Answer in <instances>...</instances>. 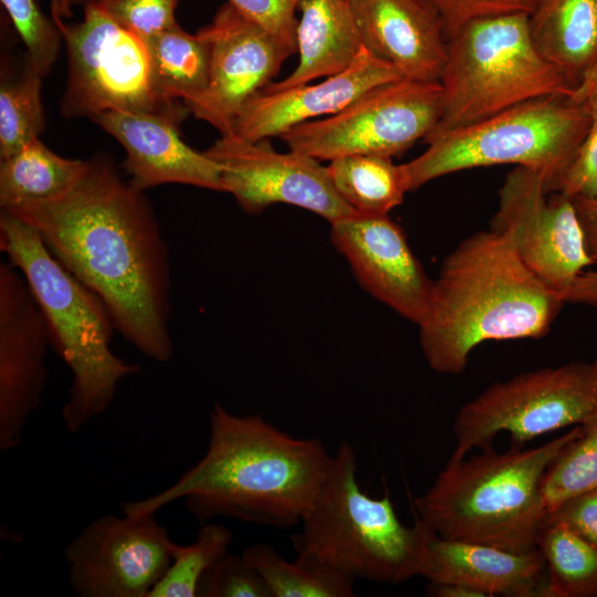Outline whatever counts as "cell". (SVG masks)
Wrapping results in <instances>:
<instances>
[{
  "mask_svg": "<svg viewBox=\"0 0 597 597\" xmlns=\"http://www.w3.org/2000/svg\"><path fill=\"white\" fill-rule=\"evenodd\" d=\"M594 81H597V65L594 67V70L590 72V74L587 76L585 82L578 87L585 86ZM577 92V91H576Z\"/></svg>",
  "mask_w": 597,
  "mask_h": 597,
  "instance_id": "ee69618b",
  "label": "cell"
},
{
  "mask_svg": "<svg viewBox=\"0 0 597 597\" xmlns=\"http://www.w3.org/2000/svg\"><path fill=\"white\" fill-rule=\"evenodd\" d=\"M261 575L272 597H353L355 578L316 557L297 554L286 561L272 546L258 543L242 553Z\"/></svg>",
  "mask_w": 597,
  "mask_h": 597,
  "instance_id": "4316f807",
  "label": "cell"
},
{
  "mask_svg": "<svg viewBox=\"0 0 597 597\" xmlns=\"http://www.w3.org/2000/svg\"><path fill=\"white\" fill-rule=\"evenodd\" d=\"M73 13L72 0H51V17L61 20L70 19Z\"/></svg>",
  "mask_w": 597,
  "mask_h": 597,
  "instance_id": "b9f144b4",
  "label": "cell"
},
{
  "mask_svg": "<svg viewBox=\"0 0 597 597\" xmlns=\"http://www.w3.org/2000/svg\"><path fill=\"white\" fill-rule=\"evenodd\" d=\"M0 249L24 276L46 321L50 343L71 370L62 420L75 433L108 409L119 381L140 367L112 350L116 328L101 298L53 256L31 226L3 211Z\"/></svg>",
  "mask_w": 597,
  "mask_h": 597,
  "instance_id": "5b68a950",
  "label": "cell"
},
{
  "mask_svg": "<svg viewBox=\"0 0 597 597\" xmlns=\"http://www.w3.org/2000/svg\"><path fill=\"white\" fill-rule=\"evenodd\" d=\"M402 78L366 48L344 71L317 84L263 90L238 116L233 134L251 142L281 137L306 122L334 115L369 90Z\"/></svg>",
  "mask_w": 597,
  "mask_h": 597,
  "instance_id": "d6986e66",
  "label": "cell"
},
{
  "mask_svg": "<svg viewBox=\"0 0 597 597\" xmlns=\"http://www.w3.org/2000/svg\"><path fill=\"white\" fill-rule=\"evenodd\" d=\"M197 34L208 50L209 76L206 92L188 109L220 135L233 134L242 108L273 83L291 54L228 2Z\"/></svg>",
  "mask_w": 597,
  "mask_h": 597,
  "instance_id": "9a60e30c",
  "label": "cell"
},
{
  "mask_svg": "<svg viewBox=\"0 0 597 597\" xmlns=\"http://www.w3.org/2000/svg\"><path fill=\"white\" fill-rule=\"evenodd\" d=\"M177 3L178 0H113L106 9L119 25L144 41L177 24Z\"/></svg>",
  "mask_w": 597,
  "mask_h": 597,
  "instance_id": "d590c367",
  "label": "cell"
},
{
  "mask_svg": "<svg viewBox=\"0 0 597 597\" xmlns=\"http://www.w3.org/2000/svg\"><path fill=\"white\" fill-rule=\"evenodd\" d=\"M490 229L503 234L522 262L562 298L594 264L573 199L549 192L540 171L514 167L506 175Z\"/></svg>",
  "mask_w": 597,
  "mask_h": 597,
  "instance_id": "7c38bea8",
  "label": "cell"
},
{
  "mask_svg": "<svg viewBox=\"0 0 597 597\" xmlns=\"http://www.w3.org/2000/svg\"><path fill=\"white\" fill-rule=\"evenodd\" d=\"M187 111L178 103L159 112L109 111L92 121L124 148L123 168L135 188L181 184L222 191L220 167L180 136Z\"/></svg>",
  "mask_w": 597,
  "mask_h": 597,
  "instance_id": "ac0fdd59",
  "label": "cell"
},
{
  "mask_svg": "<svg viewBox=\"0 0 597 597\" xmlns=\"http://www.w3.org/2000/svg\"><path fill=\"white\" fill-rule=\"evenodd\" d=\"M423 577L461 584L484 597H543L546 566L538 548L515 553L434 535Z\"/></svg>",
  "mask_w": 597,
  "mask_h": 597,
  "instance_id": "44dd1931",
  "label": "cell"
},
{
  "mask_svg": "<svg viewBox=\"0 0 597 597\" xmlns=\"http://www.w3.org/2000/svg\"><path fill=\"white\" fill-rule=\"evenodd\" d=\"M438 12L449 40L465 23L485 17L533 12L537 0H427Z\"/></svg>",
  "mask_w": 597,
  "mask_h": 597,
  "instance_id": "8d00e7d4",
  "label": "cell"
},
{
  "mask_svg": "<svg viewBox=\"0 0 597 597\" xmlns=\"http://www.w3.org/2000/svg\"><path fill=\"white\" fill-rule=\"evenodd\" d=\"M557 522L597 548V490L576 495L548 513Z\"/></svg>",
  "mask_w": 597,
  "mask_h": 597,
  "instance_id": "74e56055",
  "label": "cell"
},
{
  "mask_svg": "<svg viewBox=\"0 0 597 597\" xmlns=\"http://www.w3.org/2000/svg\"><path fill=\"white\" fill-rule=\"evenodd\" d=\"M87 159L65 158L40 138L25 144L0 163L1 211L48 201L69 191L82 177Z\"/></svg>",
  "mask_w": 597,
  "mask_h": 597,
  "instance_id": "cb8c5ba5",
  "label": "cell"
},
{
  "mask_svg": "<svg viewBox=\"0 0 597 597\" xmlns=\"http://www.w3.org/2000/svg\"><path fill=\"white\" fill-rule=\"evenodd\" d=\"M42 76L30 65L0 86V159H4L40 135L45 128Z\"/></svg>",
  "mask_w": 597,
  "mask_h": 597,
  "instance_id": "f1b7e54d",
  "label": "cell"
},
{
  "mask_svg": "<svg viewBox=\"0 0 597 597\" xmlns=\"http://www.w3.org/2000/svg\"><path fill=\"white\" fill-rule=\"evenodd\" d=\"M538 1V0H537Z\"/></svg>",
  "mask_w": 597,
  "mask_h": 597,
  "instance_id": "bcb514c9",
  "label": "cell"
},
{
  "mask_svg": "<svg viewBox=\"0 0 597 597\" xmlns=\"http://www.w3.org/2000/svg\"><path fill=\"white\" fill-rule=\"evenodd\" d=\"M231 542V531L211 522L202 523L191 544L172 542L170 563L148 597H197L202 576L228 553Z\"/></svg>",
  "mask_w": 597,
  "mask_h": 597,
  "instance_id": "f546056e",
  "label": "cell"
},
{
  "mask_svg": "<svg viewBox=\"0 0 597 597\" xmlns=\"http://www.w3.org/2000/svg\"><path fill=\"white\" fill-rule=\"evenodd\" d=\"M326 168L339 196L359 214H389L409 191L402 164L392 157L350 155L331 160Z\"/></svg>",
  "mask_w": 597,
  "mask_h": 597,
  "instance_id": "484cf974",
  "label": "cell"
},
{
  "mask_svg": "<svg viewBox=\"0 0 597 597\" xmlns=\"http://www.w3.org/2000/svg\"><path fill=\"white\" fill-rule=\"evenodd\" d=\"M528 29L537 52L578 90L597 65V0H538Z\"/></svg>",
  "mask_w": 597,
  "mask_h": 597,
  "instance_id": "603a6c76",
  "label": "cell"
},
{
  "mask_svg": "<svg viewBox=\"0 0 597 597\" xmlns=\"http://www.w3.org/2000/svg\"><path fill=\"white\" fill-rule=\"evenodd\" d=\"M296 29L298 63L264 90H283L328 77L347 69L364 42L349 0H303Z\"/></svg>",
  "mask_w": 597,
  "mask_h": 597,
  "instance_id": "7402d4cb",
  "label": "cell"
},
{
  "mask_svg": "<svg viewBox=\"0 0 597 597\" xmlns=\"http://www.w3.org/2000/svg\"><path fill=\"white\" fill-rule=\"evenodd\" d=\"M2 7L27 49V61L42 76L52 70L63 43L62 33L35 0H1Z\"/></svg>",
  "mask_w": 597,
  "mask_h": 597,
  "instance_id": "1f68e13d",
  "label": "cell"
},
{
  "mask_svg": "<svg viewBox=\"0 0 597 597\" xmlns=\"http://www.w3.org/2000/svg\"><path fill=\"white\" fill-rule=\"evenodd\" d=\"M292 536L296 553L316 557L355 579L398 585L425 575L436 533L415 514L397 515L390 495L373 498L357 480L353 446L341 441L329 471Z\"/></svg>",
  "mask_w": 597,
  "mask_h": 597,
  "instance_id": "8992f818",
  "label": "cell"
},
{
  "mask_svg": "<svg viewBox=\"0 0 597 597\" xmlns=\"http://www.w3.org/2000/svg\"><path fill=\"white\" fill-rule=\"evenodd\" d=\"M303 0H226L266 31L291 55L296 53L297 10Z\"/></svg>",
  "mask_w": 597,
  "mask_h": 597,
  "instance_id": "e575fe53",
  "label": "cell"
},
{
  "mask_svg": "<svg viewBox=\"0 0 597 597\" xmlns=\"http://www.w3.org/2000/svg\"><path fill=\"white\" fill-rule=\"evenodd\" d=\"M50 333L24 276L0 263V451L17 448L48 379Z\"/></svg>",
  "mask_w": 597,
  "mask_h": 597,
  "instance_id": "2e32d148",
  "label": "cell"
},
{
  "mask_svg": "<svg viewBox=\"0 0 597 597\" xmlns=\"http://www.w3.org/2000/svg\"><path fill=\"white\" fill-rule=\"evenodd\" d=\"M590 125L585 100L545 96L442 133L402 164L409 191L448 174L495 165L542 172L548 191L568 167Z\"/></svg>",
  "mask_w": 597,
  "mask_h": 597,
  "instance_id": "ba28073f",
  "label": "cell"
},
{
  "mask_svg": "<svg viewBox=\"0 0 597 597\" xmlns=\"http://www.w3.org/2000/svg\"><path fill=\"white\" fill-rule=\"evenodd\" d=\"M83 19L65 23L53 18L67 55V75L60 103L66 118L93 119L109 111L159 112L165 102L154 90L147 48L119 25L106 7L88 3Z\"/></svg>",
  "mask_w": 597,
  "mask_h": 597,
  "instance_id": "30bf717a",
  "label": "cell"
},
{
  "mask_svg": "<svg viewBox=\"0 0 597 597\" xmlns=\"http://www.w3.org/2000/svg\"><path fill=\"white\" fill-rule=\"evenodd\" d=\"M331 224V241L373 297L419 325L432 284L402 229L389 214H354Z\"/></svg>",
  "mask_w": 597,
  "mask_h": 597,
  "instance_id": "e0dca14e",
  "label": "cell"
},
{
  "mask_svg": "<svg viewBox=\"0 0 597 597\" xmlns=\"http://www.w3.org/2000/svg\"><path fill=\"white\" fill-rule=\"evenodd\" d=\"M167 530L155 514H108L65 548L69 579L81 597H148L171 559Z\"/></svg>",
  "mask_w": 597,
  "mask_h": 597,
  "instance_id": "5bb4252c",
  "label": "cell"
},
{
  "mask_svg": "<svg viewBox=\"0 0 597 597\" xmlns=\"http://www.w3.org/2000/svg\"><path fill=\"white\" fill-rule=\"evenodd\" d=\"M597 490V422L584 426L547 468L542 494L548 513L563 502Z\"/></svg>",
  "mask_w": 597,
  "mask_h": 597,
  "instance_id": "4dcf8cb0",
  "label": "cell"
},
{
  "mask_svg": "<svg viewBox=\"0 0 597 597\" xmlns=\"http://www.w3.org/2000/svg\"><path fill=\"white\" fill-rule=\"evenodd\" d=\"M584 426L535 448L513 447L448 461L432 485L413 500L415 514L437 536L524 553L537 548L548 511L545 472Z\"/></svg>",
  "mask_w": 597,
  "mask_h": 597,
  "instance_id": "277c9868",
  "label": "cell"
},
{
  "mask_svg": "<svg viewBox=\"0 0 597 597\" xmlns=\"http://www.w3.org/2000/svg\"><path fill=\"white\" fill-rule=\"evenodd\" d=\"M573 100L587 103L590 114L588 132L575 157L554 184L552 191L574 198H597V81L582 86Z\"/></svg>",
  "mask_w": 597,
  "mask_h": 597,
  "instance_id": "d6a6232c",
  "label": "cell"
},
{
  "mask_svg": "<svg viewBox=\"0 0 597 597\" xmlns=\"http://www.w3.org/2000/svg\"><path fill=\"white\" fill-rule=\"evenodd\" d=\"M113 0H72L73 7H84L88 3H96L103 7H107Z\"/></svg>",
  "mask_w": 597,
  "mask_h": 597,
  "instance_id": "7bdbcfd3",
  "label": "cell"
},
{
  "mask_svg": "<svg viewBox=\"0 0 597 597\" xmlns=\"http://www.w3.org/2000/svg\"><path fill=\"white\" fill-rule=\"evenodd\" d=\"M332 461L320 439L292 437L261 415L239 416L216 404L203 457L161 492L122 503V512L156 514L184 500L201 523L230 517L290 528L300 525Z\"/></svg>",
  "mask_w": 597,
  "mask_h": 597,
  "instance_id": "7a4b0ae2",
  "label": "cell"
},
{
  "mask_svg": "<svg viewBox=\"0 0 597 597\" xmlns=\"http://www.w3.org/2000/svg\"><path fill=\"white\" fill-rule=\"evenodd\" d=\"M546 566L543 597H597V548L557 522L537 538Z\"/></svg>",
  "mask_w": 597,
  "mask_h": 597,
  "instance_id": "83f0119b",
  "label": "cell"
},
{
  "mask_svg": "<svg viewBox=\"0 0 597 597\" xmlns=\"http://www.w3.org/2000/svg\"><path fill=\"white\" fill-rule=\"evenodd\" d=\"M150 75L155 92L165 102H198L208 85L209 55L202 39L178 23L147 40Z\"/></svg>",
  "mask_w": 597,
  "mask_h": 597,
  "instance_id": "d4e9b609",
  "label": "cell"
},
{
  "mask_svg": "<svg viewBox=\"0 0 597 597\" xmlns=\"http://www.w3.org/2000/svg\"><path fill=\"white\" fill-rule=\"evenodd\" d=\"M597 422V358L569 362L498 381L458 411L455 446L448 461L491 446L506 432L513 447L568 426Z\"/></svg>",
  "mask_w": 597,
  "mask_h": 597,
  "instance_id": "9c48e42d",
  "label": "cell"
},
{
  "mask_svg": "<svg viewBox=\"0 0 597 597\" xmlns=\"http://www.w3.org/2000/svg\"><path fill=\"white\" fill-rule=\"evenodd\" d=\"M564 303L503 234L480 231L443 260L418 325L420 347L432 370L457 375L484 342L545 335Z\"/></svg>",
  "mask_w": 597,
  "mask_h": 597,
  "instance_id": "3957f363",
  "label": "cell"
},
{
  "mask_svg": "<svg viewBox=\"0 0 597 597\" xmlns=\"http://www.w3.org/2000/svg\"><path fill=\"white\" fill-rule=\"evenodd\" d=\"M586 242L587 252L594 264H597V198H574Z\"/></svg>",
  "mask_w": 597,
  "mask_h": 597,
  "instance_id": "f35d334b",
  "label": "cell"
},
{
  "mask_svg": "<svg viewBox=\"0 0 597 597\" xmlns=\"http://www.w3.org/2000/svg\"><path fill=\"white\" fill-rule=\"evenodd\" d=\"M364 46L407 80L439 82L448 39L427 0H356L353 3Z\"/></svg>",
  "mask_w": 597,
  "mask_h": 597,
  "instance_id": "ffe728a7",
  "label": "cell"
},
{
  "mask_svg": "<svg viewBox=\"0 0 597 597\" xmlns=\"http://www.w3.org/2000/svg\"><path fill=\"white\" fill-rule=\"evenodd\" d=\"M205 153L220 167L222 192L249 214L275 203L300 207L329 223L357 214L335 189L326 166L311 156L280 153L269 139L251 142L234 134L220 135Z\"/></svg>",
  "mask_w": 597,
  "mask_h": 597,
  "instance_id": "4fadbf2b",
  "label": "cell"
},
{
  "mask_svg": "<svg viewBox=\"0 0 597 597\" xmlns=\"http://www.w3.org/2000/svg\"><path fill=\"white\" fill-rule=\"evenodd\" d=\"M427 593L436 597H484L480 591L454 583H431L427 587Z\"/></svg>",
  "mask_w": 597,
  "mask_h": 597,
  "instance_id": "60d3db41",
  "label": "cell"
},
{
  "mask_svg": "<svg viewBox=\"0 0 597 597\" xmlns=\"http://www.w3.org/2000/svg\"><path fill=\"white\" fill-rule=\"evenodd\" d=\"M197 597H272L261 575L242 555L229 552L202 576Z\"/></svg>",
  "mask_w": 597,
  "mask_h": 597,
  "instance_id": "836d02e7",
  "label": "cell"
},
{
  "mask_svg": "<svg viewBox=\"0 0 597 597\" xmlns=\"http://www.w3.org/2000/svg\"><path fill=\"white\" fill-rule=\"evenodd\" d=\"M440 116L439 82L400 78L369 90L334 115L297 125L281 138L289 149L318 160L394 157L425 140Z\"/></svg>",
  "mask_w": 597,
  "mask_h": 597,
  "instance_id": "8fae6325",
  "label": "cell"
},
{
  "mask_svg": "<svg viewBox=\"0 0 597 597\" xmlns=\"http://www.w3.org/2000/svg\"><path fill=\"white\" fill-rule=\"evenodd\" d=\"M349 1L353 3V2L356 1V0H349Z\"/></svg>",
  "mask_w": 597,
  "mask_h": 597,
  "instance_id": "f6af8a7d",
  "label": "cell"
},
{
  "mask_svg": "<svg viewBox=\"0 0 597 597\" xmlns=\"http://www.w3.org/2000/svg\"><path fill=\"white\" fill-rule=\"evenodd\" d=\"M7 213L38 232L138 352L158 363L171 359L168 247L151 203L111 156L87 159L82 177L62 196Z\"/></svg>",
  "mask_w": 597,
  "mask_h": 597,
  "instance_id": "6da1fadb",
  "label": "cell"
},
{
  "mask_svg": "<svg viewBox=\"0 0 597 597\" xmlns=\"http://www.w3.org/2000/svg\"><path fill=\"white\" fill-rule=\"evenodd\" d=\"M565 303L597 308V271H584L563 295Z\"/></svg>",
  "mask_w": 597,
  "mask_h": 597,
  "instance_id": "ab89813d",
  "label": "cell"
},
{
  "mask_svg": "<svg viewBox=\"0 0 597 597\" xmlns=\"http://www.w3.org/2000/svg\"><path fill=\"white\" fill-rule=\"evenodd\" d=\"M441 116L425 139L545 97H574L577 88L535 49L527 13L472 20L448 40L439 80Z\"/></svg>",
  "mask_w": 597,
  "mask_h": 597,
  "instance_id": "52a82bcc",
  "label": "cell"
}]
</instances>
